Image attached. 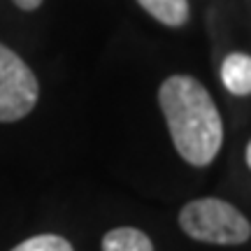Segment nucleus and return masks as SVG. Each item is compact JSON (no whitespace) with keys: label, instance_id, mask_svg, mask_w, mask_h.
<instances>
[{"label":"nucleus","instance_id":"obj_1","mask_svg":"<svg viewBox=\"0 0 251 251\" xmlns=\"http://www.w3.org/2000/svg\"><path fill=\"white\" fill-rule=\"evenodd\" d=\"M172 144L188 165L205 168L224 142V124L209 91L188 75H172L158 89Z\"/></svg>","mask_w":251,"mask_h":251},{"label":"nucleus","instance_id":"obj_2","mask_svg":"<svg viewBox=\"0 0 251 251\" xmlns=\"http://www.w3.org/2000/svg\"><path fill=\"white\" fill-rule=\"evenodd\" d=\"M181 230L198 242L244 244L251 237L247 216L221 198H198L181 207Z\"/></svg>","mask_w":251,"mask_h":251},{"label":"nucleus","instance_id":"obj_3","mask_svg":"<svg viewBox=\"0 0 251 251\" xmlns=\"http://www.w3.org/2000/svg\"><path fill=\"white\" fill-rule=\"evenodd\" d=\"M40 98V84L24 58L0 42V121L28 117Z\"/></svg>","mask_w":251,"mask_h":251},{"label":"nucleus","instance_id":"obj_4","mask_svg":"<svg viewBox=\"0 0 251 251\" xmlns=\"http://www.w3.org/2000/svg\"><path fill=\"white\" fill-rule=\"evenodd\" d=\"M221 81L235 96L251 93V56L247 54H228L221 63Z\"/></svg>","mask_w":251,"mask_h":251},{"label":"nucleus","instance_id":"obj_5","mask_svg":"<svg viewBox=\"0 0 251 251\" xmlns=\"http://www.w3.org/2000/svg\"><path fill=\"white\" fill-rule=\"evenodd\" d=\"M137 5L158 24L170 28L184 26L188 21V14H191L188 0H137Z\"/></svg>","mask_w":251,"mask_h":251},{"label":"nucleus","instance_id":"obj_6","mask_svg":"<svg viewBox=\"0 0 251 251\" xmlns=\"http://www.w3.org/2000/svg\"><path fill=\"white\" fill-rule=\"evenodd\" d=\"M102 251H153V244L147 233L121 226L102 237Z\"/></svg>","mask_w":251,"mask_h":251},{"label":"nucleus","instance_id":"obj_7","mask_svg":"<svg viewBox=\"0 0 251 251\" xmlns=\"http://www.w3.org/2000/svg\"><path fill=\"white\" fill-rule=\"evenodd\" d=\"M12 251H75L72 244L61 235H35L17 244Z\"/></svg>","mask_w":251,"mask_h":251},{"label":"nucleus","instance_id":"obj_8","mask_svg":"<svg viewBox=\"0 0 251 251\" xmlns=\"http://www.w3.org/2000/svg\"><path fill=\"white\" fill-rule=\"evenodd\" d=\"M12 2H14L19 9H24V12H33V9H37L42 5V0H12Z\"/></svg>","mask_w":251,"mask_h":251},{"label":"nucleus","instance_id":"obj_9","mask_svg":"<svg viewBox=\"0 0 251 251\" xmlns=\"http://www.w3.org/2000/svg\"><path fill=\"white\" fill-rule=\"evenodd\" d=\"M247 165L251 168V140H249V144H247Z\"/></svg>","mask_w":251,"mask_h":251}]
</instances>
